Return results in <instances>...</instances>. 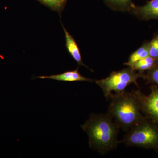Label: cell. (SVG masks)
Returning a JSON list of instances; mask_svg holds the SVG:
<instances>
[{
	"mask_svg": "<svg viewBox=\"0 0 158 158\" xmlns=\"http://www.w3.org/2000/svg\"><path fill=\"white\" fill-rule=\"evenodd\" d=\"M81 127L88 135L90 148L101 155L115 149L119 143V127L108 113L91 114Z\"/></svg>",
	"mask_w": 158,
	"mask_h": 158,
	"instance_id": "obj_1",
	"label": "cell"
},
{
	"mask_svg": "<svg viewBox=\"0 0 158 158\" xmlns=\"http://www.w3.org/2000/svg\"><path fill=\"white\" fill-rule=\"evenodd\" d=\"M108 113L119 128L127 132L133 127L145 119L141 114L138 101L134 93L124 91L112 94Z\"/></svg>",
	"mask_w": 158,
	"mask_h": 158,
	"instance_id": "obj_2",
	"label": "cell"
},
{
	"mask_svg": "<svg viewBox=\"0 0 158 158\" xmlns=\"http://www.w3.org/2000/svg\"><path fill=\"white\" fill-rule=\"evenodd\" d=\"M122 142L127 146L158 150V123L147 118L127 132Z\"/></svg>",
	"mask_w": 158,
	"mask_h": 158,
	"instance_id": "obj_3",
	"label": "cell"
},
{
	"mask_svg": "<svg viewBox=\"0 0 158 158\" xmlns=\"http://www.w3.org/2000/svg\"><path fill=\"white\" fill-rule=\"evenodd\" d=\"M141 78L145 80V74L139 72L137 73L128 66L121 70L113 71L106 78L96 80L95 82L101 88L105 97L109 99L113 91L115 94L123 93L131 84H134L138 87L137 80Z\"/></svg>",
	"mask_w": 158,
	"mask_h": 158,
	"instance_id": "obj_4",
	"label": "cell"
},
{
	"mask_svg": "<svg viewBox=\"0 0 158 158\" xmlns=\"http://www.w3.org/2000/svg\"><path fill=\"white\" fill-rule=\"evenodd\" d=\"M149 95L143 94L140 90L133 92L135 96L140 111L148 119L158 123V87L152 85Z\"/></svg>",
	"mask_w": 158,
	"mask_h": 158,
	"instance_id": "obj_5",
	"label": "cell"
},
{
	"mask_svg": "<svg viewBox=\"0 0 158 158\" xmlns=\"http://www.w3.org/2000/svg\"><path fill=\"white\" fill-rule=\"evenodd\" d=\"M129 11L141 20L158 19V0H150L142 6L134 4Z\"/></svg>",
	"mask_w": 158,
	"mask_h": 158,
	"instance_id": "obj_6",
	"label": "cell"
},
{
	"mask_svg": "<svg viewBox=\"0 0 158 158\" xmlns=\"http://www.w3.org/2000/svg\"><path fill=\"white\" fill-rule=\"evenodd\" d=\"M40 79H48L66 82L87 81L92 83L94 81L93 80L83 76L80 73L78 68L75 70L67 71L63 73L56 75H52L50 76H41L37 77Z\"/></svg>",
	"mask_w": 158,
	"mask_h": 158,
	"instance_id": "obj_7",
	"label": "cell"
},
{
	"mask_svg": "<svg viewBox=\"0 0 158 158\" xmlns=\"http://www.w3.org/2000/svg\"><path fill=\"white\" fill-rule=\"evenodd\" d=\"M62 26L65 32L66 48L69 53L74 59L75 61L77 63L79 66H85L90 70L92 71L83 63L80 50L75 40L69 33L63 24H62Z\"/></svg>",
	"mask_w": 158,
	"mask_h": 158,
	"instance_id": "obj_8",
	"label": "cell"
},
{
	"mask_svg": "<svg viewBox=\"0 0 158 158\" xmlns=\"http://www.w3.org/2000/svg\"><path fill=\"white\" fill-rule=\"evenodd\" d=\"M149 42L144 43L138 49L130 56L128 61L124 65L131 67L136 62L149 56Z\"/></svg>",
	"mask_w": 158,
	"mask_h": 158,
	"instance_id": "obj_9",
	"label": "cell"
},
{
	"mask_svg": "<svg viewBox=\"0 0 158 158\" xmlns=\"http://www.w3.org/2000/svg\"><path fill=\"white\" fill-rule=\"evenodd\" d=\"M158 63V62L149 56L136 62L131 67L139 72L144 73V72L151 69Z\"/></svg>",
	"mask_w": 158,
	"mask_h": 158,
	"instance_id": "obj_10",
	"label": "cell"
},
{
	"mask_svg": "<svg viewBox=\"0 0 158 158\" xmlns=\"http://www.w3.org/2000/svg\"><path fill=\"white\" fill-rule=\"evenodd\" d=\"M107 6L113 10L128 11L134 5L132 0H104Z\"/></svg>",
	"mask_w": 158,
	"mask_h": 158,
	"instance_id": "obj_11",
	"label": "cell"
},
{
	"mask_svg": "<svg viewBox=\"0 0 158 158\" xmlns=\"http://www.w3.org/2000/svg\"><path fill=\"white\" fill-rule=\"evenodd\" d=\"M52 11H56L61 16L65 9L67 0H37Z\"/></svg>",
	"mask_w": 158,
	"mask_h": 158,
	"instance_id": "obj_12",
	"label": "cell"
},
{
	"mask_svg": "<svg viewBox=\"0 0 158 158\" xmlns=\"http://www.w3.org/2000/svg\"><path fill=\"white\" fill-rule=\"evenodd\" d=\"M146 84L156 85L158 87V63L151 69L147 71Z\"/></svg>",
	"mask_w": 158,
	"mask_h": 158,
	"instance_id": "obj_13",
	"label": "cell"
},
{
	"mask_svg": "<svg viewBox=\"0 0 158 158\" xmlns=\"http://www.w3.org/2000/svg\"><path fill=\"white\" fill-rule=\"evenodd\" d=\"M149 56L158 62V34L149 42Z\"/></svg>",
	"mask_w": 158,
	"mask_h": 158,
	"instance_id": "obj_14",
	"label": "cell"
},
{
	"mask_svg": "<svg viewBox=\"0 0 158 158\" xmlns=\"http://www.w3.org/2000/svg\"></svg>",
	"mask_w": 158,
	"mask_h": 158,
	"instance_id": "obj_15",
	"label": "cell"
}]
</instances>
